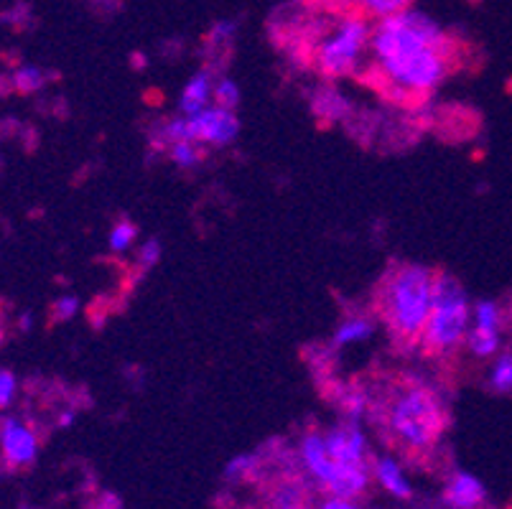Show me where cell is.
Returning <instances> with one entry per match:
<instances>
[{
    "label": "cell",
    "mask_w": 512,
    "mask_h": 509,
    "mask_svg": "<svg viewBox=\"0 0 512 509\" xmlns=\"http://www.w3.org/2000/svg\"><path fill=\"white\" fill-rule=\"evenodd\" d=\"M263 466V456L255 451V454H242L230 459V464L225 466V479L227 482H250L255 474Z\"/></svg>",
    "instance_id": "2e32d148"
},
{
    "label": "cell",
    "mask_w": 512,
    "mask_h": 509,
    "mask_svg": "<svg viewBox=\"0 0 512 509\" xmlns=\"http://www.w3.org/2000/svg\"><path fill=\"white\" fill-rule=\"evenodd\" d=\"M502 321H505V314H502L500 303L477 301L472 306V326H482V329L500 331Z\"/></svg>",
    "instance_id": "ffe728a7"
},
{
    "label": "cell",
    "mask_w": 512,
    "mask_h": 509,
    "mask_svg": "<svg viewBox=\"0 0 512 509\" xmlns=\"http://www.w3.org/2000/svg\"><path fill=\"white\" fill-rule=\"evenodd\" d=\"M301 464H304V469L309 471V476L321 489H327V484L332 482L334 461L327 451L324 433L311 431L301 438Z\"/></svg>",
    "instance_id": "9c48e42d"
},
{
    "label": "cell",
    "mask_w": 512,
    "mask_h": 509,
    "mask_svg": "<svg viewBox=\"0 0 512 509\" xmlns=\"http://www.w3.org/2000/svg\"><path fill=\"white\" fill-rule=\"evenodd\" d=\"M3 336H6V329H3V321H0V344H3Z\"/></svg>",
    "instance_id": "1f68e13d"
},
{
    "label": "cell",
    "mask_w": 512,
    "mask_h": 509,
    "mask_svg": "<svg viewBox=\"0 0 512 509\" xmlns=\"http://www.w3.org/2000/svg\"><path fill=\"white\" fill-rule=\"evenodd\" d=\"M372 334H375V321L367 319V316H352V319L342 321V324L337 326L332 344L334 349H344L349 347V344L365 342Z\"/></svg>",
    "instance_id": "4fadbf2b"
},
{
    "label": "cell",
    "mask_w": 512,
    "mask_h": 509,
    "mask_svg": "<svg viewBox=\"0 0 512 509\" xmlns=\"http://www.w3.org/2000/svg\"><path fill=\"white\" fill-rule=\"evenodd\" d=\"M444 410L439 398L426 387H406L388 408V428L400 446L413 454H423L444 433Z\"/></svg>",
    "instance_id": "277c9868"
},
{
    "label": "cell",
    "mask_w": 512,
    "mask_h": 509,
    "mask_svg": "<svg viewBox=\"0 0 512 509\" xmlns=\"http://www.w3.org/2000/svg\"><path fill=\"white\" fill-rule=\"evenodd\" d=\"M0 448L11 469H26L39 456V438L18 418H6L0 426Z\"/></svg>",
    "instance_id": "ba28073f"
},
{
    "label": "cell",
    "mask_w": 512,
    "mask_h": 509,
    "mask_svg": "<svg viewBox=\"0 0 512 509\" xmlns=\"http://www.w3.org/2000/svg\"><path fill=\"white\" fill-rule=\"evenodd\" d=\"M235 31H237V23L235 21H217L212 28V41L217 46L227 44V41L235 39Z\"/></svg>",
    "instance_id": "83f0119b"
},
{
    "label": "cell",
    "mask_w": 512,
    "mask_h": 509,
    "mask_svg": "<svg viewBox=\"0 0 512 509\" xmlns=\"http://www.w3.org/2000/svg\"><path fill=\"white\" fill-rule=\"evenodd\" d=\"M472 326V303L454 275L436 273L431 314L421 334V347L431 354H449L462 347Z\"/></svg>",
    "instance_id": "3957f363"
},
{
    "label": "cell",
    "mask_w": 512,
    "mask_h": 509,
    "mask_svg": "<svg viewBox=\"0 0 512 509\" xmlns=\"http://www.w3.org/2000/svg\"><path fill=\"white\" fill-rule=\"evenodd\" d=\"M464 344H467V349L477 359L495 357V354L500 352V344H502L500 342V331L482 329V326H469Z\"/></svg>",
    "instance_id": "5bb4252c"
},
{
    "label": "cell",
    "mask_w": 512,
    "mask_h": 509,
    "mask_svg": "<svg viewBox=\"0 0 512 509\" xmlns=\"http://www.w3.org/2000/svg\"><path fill=\"white\" fill-rule=\"evenodd\" d=\"M214 105L225 107V110L235 112V107L240 105V87L237 82H232L230 77H222L214 82V95H212Z\"/></svg>",
    "instance_id": "7402d4cb"
},
{
    "label": "cell",
    "mask_w": 512,
    "mask_h": 509,
    "mask_svg": "<svg viewBox=\"0 0 512 509\" xmlns=\"http://www.w3.org/2000/svg\"><path fill=\"white\" fill-rule=\"evenodd\" d=\"M372 28L362 16H347L316 46V67L324 77L339 79L355 72L362 51L370 46Z\"/></svg>",
    "instance_id": "5b68a950"
},
{
    "label": "cell",
    "mask_w": 512,
    "mask_h": 509,
    "mask_svg": "<svg viewBox=\"0 0 512 509\" xmlns=\"http://www.w3.org/2000/svg\"><path fill=\"white\" fill-rule=\"evenodd\" d=\"M342 3H349V6H357L365 16L372 18H388L393 13L406 11L411 8L413 0H342Z\"/></svg>",
    "instance_id": "e0dca14e"
},
{
    "label": "cell",
    "mask_w": 512,
    "mask_h": 509,
    "mask_svg": "<svg viewBox=\"0 0 512 509\" xmlns=\"http://www.w3.org/2000/svg\"><path fill=\"white\" fill-rule=\"evenodd\" d=\"M74 423V413H64L62 418H59V428H69Z\"/></svg>",
    "instance_id": "f546056e"
},
{
    "label": "cell",
    "mask_w": 512,
    "mask_h": 509,
    "mask_svg": "<svg viewBox=\"0 0 512 509\" xmlns=\"http://www.w3.org/2000/svg\"><path fill=\"white\" fill-rule=\"evenodd\" d=\"M434 278L436 273L423 265H400L385 278L380 314L398 342H421L423 326L434 301Z\"/></svg>",
    "instance_id": "7a4b0ae2"
},
{
    "label": "cell",
    "mask_w": 512,
    "mask_h": 509,
    "mask_svg": "<svg viewBox=\"0 0 512 509\" xmlns=\"http://www.w3.org/2000/svg\"><path fill=\"white\" fill-rule=\"evenodd\" d=\"M377 72L400 95H428L451 69V41L444 28L416 8L380 18L370 36Z\"/></svg>",
    "instance_id": "6da1fadb"
},
{
    "label": "cell",
    "mask_w": 512,
    "mask_h": 509,
    "mask_svg": "<svg viewBox=\"0 0 512 509\" xmlns=\"http://www.w3.org/2000/svg\"><path fill=\"white\" fill-rule=\"evenodd\" d=\"M212 95H214V77L212 72L204 69V72L194 74V77L184 84V90H181V97H179V110L184 112V115H197V112H202L204 107H209Z\"/></svg>",
    "instance_id": "7c38bea8"
},
{
    "label": "cell",
    "mask_w": 512,
    "mask_h": 509,
    "mask_svg": "<svg viewBox=\"0 0 512 509\" xmlns=\"http://www.w3.org/2000/svg\"><path fill=\"white\" fill-rule=\"evenodd\" d=\"M372 479H375V482L380 484L385 492L393 494L395 499H403V502H408V499L413 497V487H411V482H408L406 471L400 469L398 461L390 459V456H383V459L372 461Z\"/></svg>",
    "instance_id": "8fae6325"
},
{
    "label": "cell",
    "mask_w": 512,
    "mask_h": 509,
    "mask_svg": "<svg viewBox=\"0 0 512 509\" xmlns=\"http://www.w3.org/2000/svg\"><path fill=\"white\" fill-rule=\"evenodd\" d=\"M13 87L23 95L29 92H39L44 87V72L36 67H21L16 74H13Z\"/></svg>",
    "instance_id": "cb8c5ba5"
},
{
    "label": "cell",
    "mask_w": 512,
    "mask_h": 509,
    "mask_svg": "<svg viewBox=\"0 0 512 509\" xmlns=\"http://www.w3.org/2000/svg\"><path fill=\"white\" fill-rule=\"evenodd\" d=\"M166 151H169L171 161H174L179 168H184V171H189V168H197L204 158L202 146H199V143H194V140H179V143H171Z\"/></svg>",
    "instance_id": "ac0fdd59"
},
{
    "label": "cell",
    "mask_w": 512,
    "mask_h": 509,
    "mask_svg": "<svg viewBox=\"0 0 512 509\" xmlns=\"http://www.w3.org/2000/svg\"><path fill=\"white\" fill-rule=\"evenodd\" d=\"M133 64H138V69H143V67H146V56L136 54V56H133Z\"/></svg>",
    "instance_id": "4dcf8cb0"
},
{
    "label": "cell",
    "mask_w": 512,
    "mask_h": 509,
    "mask_svg": "<svg viewBox=\"0 0 512 509\" xmlns=\"http://www.w3.org/2000/svg\"><path fill=\"white\" fill-rule=\"evenodd\" d=\"M444 504L449 509H479L487 502V489L469 471H456L444 487Z\"/></svg>",
    "instance_id": "30bf717a"
},
{
    "label": "cell",
    "mask_w": 512,
    "mask_h": 509,
    "mask_svg": "<svg viewBox=\"0 0 512 509\" xmlns=\"http://www.w3.org/2000/svg\"><path fill=\"white\" fill-rule=\"evenodd\" d=\"M13 395H16V377L13 372L0 370V408H8L13 403Z\"/></svg>",
    "instance_id": "4316f807"
},
{
    "label": "cell",
    "mask_w": 512,
    "mask_h": 509,
    "mask_svg": "<svg viewBox=\"0 0 512 509\" xmlns=\"http://www.w3.org/2000/svg\"><path fill=\"white\" fill-rule=\"evenodd\" d=\"M21 509H34V507H21Z\"/></svg>",
    "instance_id": "d6a6232c"
},
{
    "label": "cell",
    "mask_w": 512,
    "mask_h": 509,
    "mask_svg": "<svg viewBox=\"0 0 512 509\" xmlns=\"http://www.w3.org/2000/svg\"><path fill=\"white\" fill-rule=\"evenodd\" d=\"M324 441H327V451L332 456L334 466H344V469H367V466H372L367 438L357 420H344L339 426L329 428L324 433Z\"/></svg>",
    "instance_id": "8992f818"
},
{
    "label": "cell",
    "mask_w": 512,
    "mask_h": 509,
    "mask_svg": "<svg viewBox=\"0 0 512 509\" xmlns=\"http://www.w3.org/2000/svg\"><path fill=\"white\" fill-rule=\"evenodd\" d=\"M321 509H360L352 499H342V497H329L327 502L321 504Z\"/></svg>",
    "instance_id": "f1b7e54d"
},
{
    "label": "cell",
    "mask_w": 512,
    "mask_h": 509,
    "mask_svg": "<svg viewBox=\"0 0 512 509\" xmlns=\"http://www.w3.org/2000/svg\"><path fill=\"white\" fill-rule=\"evenodd\" d=\"M79 311V301L74 296H62L51 306V319L54 321H69Z\"/></svg>",
    "instance_id": "d4e9b609"
},
{
    "label": "cell",
    "mask_w": 512,
    "mask_h": 509,
    "mask_svg": "<svg viewBox=\"0 0 512 509\" xmlns=\"http://www.w3.org/2000/svg\"><path fill=\"white\" fill-rule=\"evenodd\" d=\"M138 237V227L133 222H128V219H123V222H118L110 230V250L113 252H125L130 250V245L136 242Z\"/></svg>",
    "instance_id": "603a6c76"
},
{
    "label": "cell",
    "mask_w": 512,
    "mask_h": 509,
    "mask_svg": "<svg viewBox=\"0 0 512 509\" xmlns=\"http://www.w3.org/2000/svg\"><path fill=\"white\" fill-rule=\"evenodd\" d=\"M161 260V242L153 237V240H146L141 245V250H138V265H141L143 270L153 268V265Z\"/></svg>",
    "instance_id": "484cf974"
},
{
    "label": "cell",
    "mask_w": 512,
    "mask_h": 509,
    "mask_svg": "<svg viewBox=\"0 0 512 509\" xmlns=\"http://www.w3.org/2000/svg\"><path fill=\"white\" fill-rule=\"evenodd\" d=\"M306 489L301 479H286L271 494V509H304Z\"/></svg>",
    "instance_id": "9a60e30c"
},
{
    "label": "cell",
    "mask_w": 512,
    "mask_h": 509,
    "mask_svg": "<svg viewBox=\"0 0 512 509\" xmlns=\"http://www.w3.org/2000/svg\"><path fill=\"white\" fill-rule=\"evenodd\" d=\"M490 387L497 395H510L512 392V352H497L490 372Z\"/></svg>",
    "instance_id": "d6986e66"
},
{
    "label": "cell",
    "mask_w": 512,
    "mask_h": 509,
    "mask_svg": "<svg viewBox=\"0 0 512 509\" xmlns=\"http://www.w3.org/2000/svg\"><path fill=\"white\" fill-rule=\"evenodd\" d=\"M367 405H370V398H367L360 387H347L339 395V408L347 415V420H357L360 423V418H365L367 413Z\"/></svg>",
    "instance_id": "44dd1931"
},
{
    "label": "cell",
    "mask_w": 512,
    "mask_h": 509,
    "mask_svg": "<svg viewBox=\"0 0 512 509\" xmlns=\"http://www.w3.org/2000/svg\"><path fill=\"white\" fill-rule=\"evenodd\" d=\"M186 120H189L192 138L197 140L199 146L225 148L240 133V120H237L235 112L225 110L220 105L204 107L197 115H186Z\"/></svg>",
    "instance_id": "52a82bcc"
}]
</instances>
